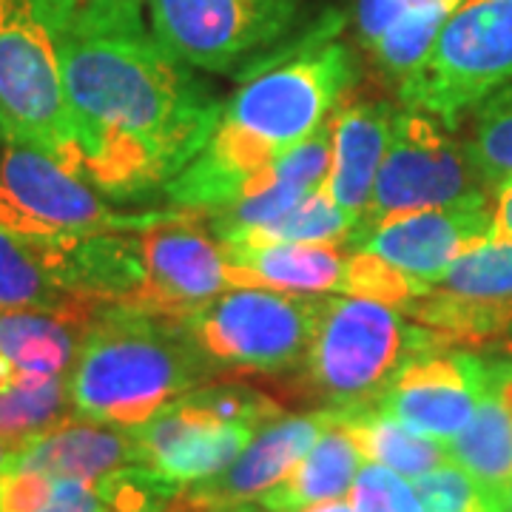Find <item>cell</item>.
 I'll list each match as a JSON object with an SVG mask.
<instances>
[{
  "label": "cell",
  "mask_w": 512,
  "mask_h": 512,
  "mask_svg": "<svg viewBox=\"0 0 512 512\" xmlns=\"http://www.w3.org/2000/svg\"><path fill=\"white\" fill-rule=\"evenodd\" d=\"M72 171L114 202H140L200 154L222 103L151 32L63 37Z\"/></svg>",
  "instance_id": "obj_1"
},
{
  "label": "cell",
  "mask_w": 512,
  "mask_h": 512,
  "mask_svg": "<svg viewBox=\"0 0 512 512\" xmlns=\"http://www.w3.org/2000/svg\"><path fill=\"white\" fill-rule=\"evenodd\" d=\"M356 83V60L325 32L265 63L222 106L220 123L200 154L163 188L185 211H217L276 157L308 140Z\"/></svg>",
  "instance_id": "obj_2"
},
{
  "label": "cell",
  "mask_w": 512,
  "mask_h": 512,
  "mask_svg": "<svg viewBox=\"0 0 512 512\" xmlns=\"http://www.w3.org/2000/svg\"><path fill=\"white\" fill-rule=\"evenodd\" d=\"M211 376L174 319L106 305L83 330L69 396L80 419L134 430Z\"/></svg>",
  "instance_id": "obj_3"
},
{
  "label": "cell",
  "mask_w": 512,
  "mask_h": 512,
  "mask_svg": "<svg viewBox=\"0 0 512 512\" xmlns=\"http://www.w3.org/2000/svg\"><path fill=\"white\" fill-rule=\"evenodd\" d=\"M444 348L393 305L330 293L322 296L311 342L299 370V390L328 410L373 404L396 370L421 350Z\"/></svg>",
  "instance_id": "obj_4"
},
{
  "label": "cell",
  "mask_w": 512,
  "mask_h": 512,
  "mask_svg": "<svg viewBox=\"0 0 512 512\" xmlns=\"http://www.w3.org/2000/svg\"><path fill=\"white\" fill-rule=\"evenodd\" d=\"M512 86V0H461L433 49L404 77V109L433 114L453 128L467 111Z\"/></svg>",
  "instance_id": "obj_5"
},
{
  "label": "cell",
  "mask_w": 512,
  "mask_h": 512,
  "mask_svg": "<svg viewBox=\"0 0 512 512\" xmlns=\"http://www.w3.org/2000/svg\"><path fill=\"white\" fill-rule=\"evenodd\" d=\"M322 296L228 288L174 319L214 373H288L305 359Z\"/></svg>",
  "instance_id": "obj_6"
},
{
  "label": "cell",
  "mask_w": 512,
  "mask_h": 512,
  "mask_svg": "<svg viewBox=\"0 0 512 512\" xmlns=\"http://www.w3.org/2000/svg\"><path fill=\"white\" fill-rule=\"evenodd\" d=\"M0 146H29L72 171L60 43L32 0H0Z\"/></svg>",
  "instance_id": "obj_7"
},
{
  "label": "cell",
  "mask_w": 512,
  "mask_h": 512,
  "mask_svg": "<svg viewBox=\"0 0 512 512\" xmlns=\"http://www.w3.org/2000/svg\"><path fill=\"white\" fill-rule=\"evenodd\" d=\"M478 191H484V185L464 146L450 137V128L427 111H396L370 202L348 239L365 237L393 217L453 205Z\"/></svg>",
  "instance_id": "obj_8"
},
{
  "label": "cell",
  "mask_w": 512,
  "mask_h": 512,
  "mask_svg": "<svg viewBox=\"0 0 512 512\" xmlns=\"http://www.w3.org/2000/svg\"><path fill=\"white\" fill-rule=\"evenodd\" d=\"M168 211L126 214L49 154L0 146V225L29 237H80L103 231H143Z\"/></svg>",
  "instance_id": "obj_9"
},
{
  "label": "cell",
  "mask_w": 512,
  "mask_h": 512,
  "mask_svg": "<svg viewBox=\"0 0 512 512\" xmlns=\"http://www.w3.org/2000/svg\"><path fill=\"white\" fill-rule=\"evenodd\" d=\"M305 0H146L148 32L191 69L228 74L288 35Z\"/></svg>",
  "instance_id": "obj_10"
},
{
  "label": "cell",
  "mask_w": 512,
  "mask_h": 512,
  "mask_svg": "<svg viewBox=\"0 0 512 512\" xmlns=\"http://www.w3.org/2000/svg\"><path fill=\"white\" fill-rule=\"evenodd\" d=\"M444 345H484L512 330V242L484 239L402 308Z\"/></svg>",
  "instance_id": "obj_11"
},
{
  "label": "cell",
  "mask_w": 512,
  "mask_h": 512,
  "mask_svg": "<svg viewBox=\"0 0 512 512\" xmlns=\"http://www.w3.org/2000/svg\"><path fill=\"white\" fill-rule=\"evenodd\" d=\"M200 217L202 211L180 208L140 231L146 276L134 311L183 319L231 288L222 245L202 228Z\"/></svg>",
  "instance_id": "obj_12"
},
{
  "label": "cell",
  "mask_w": 512,
  "mask_h": 512,
  "mask_svg": "<svg viewBox=\"0 0 512 512\" xmlns=\"http://www.w3.org/2000/svg\"><path fill=\"white\" fill-rule=\"evenodd\" d=\"M490 237V194L478 191L453 205L413 211L376 225L365 237L348 239L345 251L376 256L387 268L427 291L458 256Z\"/></svg>",
  "instance_id": "obj_13"
},
{
  "label": "cell",
  "mask_w": 512,
  "mask_h": 512,
  "mask_svg": "<svg viewBox=\"0 0 512 512\" xmlns=\"http://www.w3.org/2000/svg\"><path fill=\"white\" fill-rule=\"evenodd\" d=\"M484 387L487 362L444 345L410 356L373 407L421 436L447 444L473 419Z\"/></svg>",
  "instance_id": "obj_14"
},
{
  "label": "cell",
  "mask_w": 512,
  "mask_h": 512,
  "mask_svg": "<svg viewBox=\"0 0 512 512\" xmlns=\"http://www.w3.org/2000/svg\"><path fill=\"white\" fill-rule=\"evenodd\" d=\"M259 427L231 424L205 410L194 390L131 430L140 464L168 484L191 487L228 470Z\"/></svg>",
  "instance_id": "obj_15"
},
{
  "label": "cell",
  "mask_w": 512,
  "mask_h": 512,
  "mask_svg": "<svg viewBox=\"0 0 512 512\" xmlns=\"http://www.w3.org/2000/svg\"><path fill=\"white\" fill-rule=\"evenodd\" d=\"M336 424V410H313L305 416L268 421L256 430L239 458L220 476L183 487L185 501L200 512H220L259 501L271 487L291 476L319 436Z\"/></svg>",
  "instance_id": "obj_16"
},
{
  "label": "cell",
  "mask_w": 512,
  "mask_h": 512,
  "mask_svg": "<svg viewBox=\"0 0 512 512\" xmlns=\"http://www.w3.org/2000/svg\"><path fill=\"white\" fill-rule=\"evenodd\" d=\"M396 111L384 100H356L330 111V171L319 191L353 222L370 202Z\"/></svg>",
  "instance_id": "obj_17"
},
{
  "label": "cell",
  "mask_w": 512,
  "mask_h": 512,
  "mask_svg": "<svg viewBox=\"0 0 512 512\" xmlns=\"http://www.w3.org/2000/svg\"><path fill=\"white\" fill-rule=\"evenodd\" d=\"M131 464H140L131 430L89 419H63L52 430L20 444L3 470L100 481L103 476Z\"/></svg>",
  "instance_id": "obj_18"
},
{
  "label": "cell",
  "mask_w": 512,
  "mask_h": 512,
  "mask_svg": "<svg viewBox=\"0 0 512 512\" xmlns=\"http://www.w3.org/2000/svg\"><path fill=\"white\" fill-rule=\"evenodd\" d=\"M231 288L350 296L353 259L342 245H222Z\"/></svg>",
  "instance_id": "obj_19"
},
{
  "label": "cell",
  "mask_w": 512,
  "mask_h": 512,
  "mask_svg": "<svg viewBox=\"0 0 512 512\" xmlns=\"http://www.w3.org/2000/svg\"><path fill=\"white\" fill-rule=\"evenodd\" d=\"M458 6L461 0H356V37L379 74L399 86Z\"/></svg>",
  "instance_id": "obj_20"
},
{
  "label": "cell",
  "mask_w": 512,
  "mask_h": 512,
  "mask_svg": "<svg viewBox=\"0 0 512 512\" xmlns=\"http://www.w3.org/2000/svg\"><path fill=\"white\" fill-rule=\"evenodd\" d=\"M94 311L97 308L0 313V356L18 370L20 379L63 376L72 370Z\"/></svg>",
  "instance_id": "obj_21"
},
{
  "label": "cell",
  "mask_w": 512,
  "mask_h": 512,
  "mask_svg": "<svg viewBox=\"0 0 512 512\" xmlns=\"http://www.w3.org/2000/svg\"><path fill=\"white\" fill-rule=\"evenodd\" d=\"M362 464L365 458L356 441L339 424H333L293 467L291 476L271 487L259 504L268 512H299L322 501L348 498Z\"/></svg>",
  "instance_id": "obj_22"
},
{
  "label": "cell",
  "mask_w": 512,
  "mask_h": 512,
  "mask_svg": "<svg viewBox=\"0 0 512 512\" xmlns=\"http://www.w3.org/2000/svg\"><path fill=\"white\" fill-rule=\"evenodd\" d=\"M336 424L356 441L365 461L387 467L407 481H416L444 461H450L441 441L427 439L416 430L404 427L402 421L384 416L373 404L336 410Z\"/></svg>",
  "instance_id": "obj_23"
},
{
  "label": "cell",
  "mask_w": 512,
  "mask_h": 512,
  "mask_svg": "<svg viewBox=\"0 0 512 512\" xmlns=\"http://www.w3.org/2000/svg\"><path fill=\"white\" fill-rule=\"evenodd\" d=\"M77 308H94V305L77 302L57 285L40 237H29L0 225V313H66Z\"/></svg>",
  "instance_id": "obj_24"
},
{
  "label": "cell",
  "mask_w": 512,
  "mask_h": 512,
  "mask_svg": "<svg viewBox=\"0 0 512 512\" xmlns=\"http://www.w3.org/2000/svg\"><path fill=\"white\" fill-rule=\"evenodd\" d=\"M447 458L498 498L512 481V413L498 402L490 384L478 399L473 419L444 444Z\"/></svg>",
  "instance_id": "obj_25"
},
{
  "label": "cell",
  "mask_w": 512,
  "mask_h": 512,
  "mask_svg": "<svg viewBox=\"0 0 512 512\" xmlns=\"http://www.w3.org/2000/svg\"><path fill=\"white\" fill-rule=\"evenodd\" d=\"M356 222L342 208L316 191L311 197L293 205L288 214L274 222L256 225L239 231L220 245H239V248H259V245H342L350 237Z\"/></svg>",
  "instance_id": "obj_26"
},
{
  "label": "cell",
  "mask_w": 512,
  "mask_h": 512,
  "mask_svg": "<svg viewBox=\"0 0 512 512\" xmlns=\"http://www.w3.org/2000/svg\"><path fill=\"white\" fill-rule=\"evenodd\" d=\"M69 404V373L49 379H23L0 393V439L18 450L20 444L66 419Z\"/></svg>",
  "instance_id": "obj_27"
},
{
  "label": "cell",
  "mask_w": 512,
  "mask_h": 512,
  "mask_svg": "<svg viewBox=\"0 0 512 512\" xmlns=\"http://www.w3.org/2000/svg\"><path fill=\"white\" fill-rule=\"evenodd\" d=\"M0 512H106L97 481L3 470Z\"/></svg>",
  "instance_id": "obj_28"
},
{
  "label": "cell",
  "mask_w": 512,
  "mask_h": 512,
  "mask_svg": "<svg viewBox=\"0 0 512 512\" xmlns=\"http://www.w3.org/2000/svg\"><path fill=\"white\" fill-rule=\"evenodd\" d=\"M57 40L146 29V0H32Z\"/></svg>",
  "instance_id": "obj_29"
},
{
  "label": "cell",
  "mask_w": 512,
  "mask_h": 512,
  "mask_svg": "<svg viewBox=\"0 0 512 512\" xmlns=\"http://www.w3.org/2000/svg\"><path fill=\"white\" fill-rule=\"evenodd\" d=\"M464 151L484 188L512 177V86L478 106L476 128Z\"/></svg>",
  "instance_id": "obj_30"
},
{
  "label": "cell",
  "mask_w": 512,
  "mask_h": 512,
  "mask_svg": "<svg viewBox=\"0 0 512 512\" xmlns=\"http://www.w3.org/2000/svg\"><path fill=\"white\" fill-rule=\"evenodd\" d=\"M424 512H501L498 498L453 461L413 481Z\"/></svg>",
  "instance_id": "obj_31"
},
{
  "label": "cell",
  "mask_w": 512,
  "mask_h": 512,
  "mask_svg": "<svg viewBox=\"0 0 512 512\" xmlns=\"http://www.w3.org/2000/svg\"><path fill=\"white\" fill-rule=\"evenodd\" d=\"M348 498L356 512H424L413 481L370 461L356 473Z\"/></svg>",
  "instance_id": "obj_32"
},
{
  "label": "cell",
  "mask_w": 512,
  "mask_h": 512,
  "mask_svg": "<svg viewBox=\"0 0 512 512\" xmlns=\"http://www.w3.org/2000/svg\"><path fill=\"white\" fill-rule=\"evenodd\" d=\"M493 242H512V177L498 183L490 194V237Z\"/></svg>",
  "instance_id": "obj_33"
},
{
  "label": "cell",
  "mask_w": 512,
  "mask_h": 512,
  "mask_svg": "<svg viewBox=\"0 0 512 512\" xmlns=\"http://www.w3.org/2000/svg\"><path fill=\"white\" fill-rule=\"evenodd\" d=\"M299 512H356L350 498H333V501H322V504H313V507H305Z\"/></svg>",
  "instance_id": "obj_34"
},
{
  "label": "cell",
  "mask_w": 512,
  "mask_h": 512,
  "mask_svg": "<svg viewBox=\"0 0 512 512\" xmlns=\"http://www.w3.org/2000/svg\"><path fill=\"white\" fill-rule=\"evenodd\" d=\"M137 512H200V510H197V507H191V504L185 501L183 490H180L171 504H165V507H151V510H137Z\"/></svg>",
  "instance_id": "obj_35"
},
{
  "label": "cell",
  "mask_w": 512,
  "mask_h": 512,
  "mask_svg": "<svg viewBox=\"0 0 512 512\" xmlns=\"http://www.w3.org/2000/svg\"><path fill=\"white\" fill-rule=\"evenodd\" d=\"M498 507L504 512H512V481L498 493Z\"/></svg>",
  "instance_id": "obj_36"
},
{
  "label": "cell",
  "mask_w": 512,
  "mask_h": 512,
  "mask_svg": "<svg viewBox=\"0 0 512 512\" xmlns=\"http://www.w3.org/2000/svg\"><path fill=\"white\" fill-rule=\"evenodd\" d=\"M12 453H15V447H12L9 441L0 439V470L6 467V461H9V456H12Z\"/></svg>",
  "instance_id": "obj_37"
},
{
  "label": "cell",
  "mask_w": 512,
  "mask_h": 512,
  "mask_svg": "<svg viewBox=\"0 0 512 512\" xmlns=\"http://www.w3.org/2000/svg\"><path fill=\"white\" fill-rule=\"evenodd\" d=\"M220 512H256V510H248V507H231V510H220Z\"/></svg>",
  "instance_id": "obj_38"
},
{
  "label": "cell",
  "mask_w": 512,
  "mask_h": 512,
  "mask_svg": "<svg viewBox=\"0 0 512 512\" xmlns=\"http://www.w3.org/2000/svg\"><path fill=\"white\" fill-rule=\"evenodd\" d=\"M501 512H504V510H501Z\"/></svg>",
  "instance_id": "obj_39"
}]
</instances>
